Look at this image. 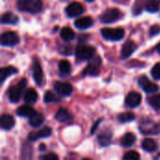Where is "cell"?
<instances>
[{"instance_id": "1", "label": "cell", "mask_w": 160, "mask_h": 160, "mask_svg": "<svg viewBox=\"0 0 160 160\" xmlns=\"http://www.w3.org/2000/svg\"><path fill=\"white\" fill-rule=\"evenodd\" d=\"M17 7L21 11L36 14L42 9V2L41 0H18Z\"/></svg>"}, {"instance_id": "2", "label": "cell", "mask_w": 160, "mask_h": 160, "mask_svg": "<svg viewBox=\"0 0 160 160\" xmlns=\"http://www.w3.org/2000/svg\"><path fill=\"white\" fill-rule=\"evenodd\" d=\"M26 84H27V81L25 79H22L20 81V82L17 85L9 87V89L8 91V99L12 103H17L21 99L22 93L23 89L25 88Z\"/></svg>"}, {"instance_id": "3", "label": "cell", "mask_w": 160, "mask_h": 160, "mask_svg": "<svg viewBox=\"0 0 160 160\" xmlns=\"http://www.w3.org/2000/svg\"><path fill=\"white\" fill-rule=\"evenodd\" d=\"M102 37L110 41H119L125 37V30L123 28H102Z\"/></svg>"}, {"instance_id": "4", "label": "cell", "mask_w": 160, "mask_h": 160, "mask_svg": "<svg viewBox=\"0 0 160 160\" xmlns=\"http://www.w3.org/2000/svg\"><path fill=\"white\" fill-rule=\"evenodd\" d=\"M76 57L80 61H85V60H91L95 53H96V49L92 46H87L83 44H80L77 46L76 51Z\"/></svg>"}, {"instance_id": "5", "label": "cell", "mask_w": 160, "mask_h": 160, "mask_svg": "<svg viewBox=\"0 0 160 160\" xmlns=\"http://www.w3.org/2000/svg\"><path fill=\"white\" fill-rule=\"evenodd\" d=\"M121 17V11L117 8H109L105 10L100 16V21L103 23H112L119 20Z\"/></svg>"}, {"instance_id": "6", "label": "cell", "mask_w": 160, "mask_h": 160, "mask_svg": "<svg viewBox=\"0 0 160 160\" xmlns=\"http://www.w3.org/2000/svg\"><path fill=\"white\" fill-rule=\"evenodd\" d=\"M101 65V59L100 57H95L92 58L90 63L87 65L85 69L83 70V76H98L99 73V68Z\"/></svg>"}, {"instance_id": "7", "label": "cell", "mask_w": 160, "mask_h": 160, "mask_svg": "<svg viewBox=\"0 0 160 160\" xmlns=\"http://www.w3.org/2000/svg\"><path fill=\"white\" fill-rule=\"evenodd\" d=\"M84 12V8L83 6L79 3V2H72L70 3L67 8H66V13L68 17L73 18V17H77L80 16L81 14H82Z\"/></svg>"}, {"instance_id": "8", "label": "cell", "mask_w": 160, "mask_h": 160, "mask_svg": "<svg viewBox=\"0 0 160 160\" xmlns=\"http://www.w3.org/2000/svg\"><path fill=\"white\" fill-rule=\"evenodd\" d=\"M139 85L147 94H152V93L158 91V86L156 83H153L152 82H150L146 76H142L139 79Z\"/></svg>"}, {"instance_id": "9", "label": "cell", "mask_w": 160, "mask_h": 160, "mask_svg": "<svg viewBox=\"0 0 160 160\" xmlns=\"http://www.w3.org/2000/svg\"><path fill=\"white\" fill-rule=\"evenodd\" d=\"M20 42V38L14 32H6L1 36V44L3 46H14Z\"/></svg>"}, {"instance_id": "10", "label": "cell", "mask_w": 160, "mask_h": 160, "mask_svg": "<svg viewBox=\"0 0 160 160\" xmlns=\"http://www.w3.org/2000/svg\"><path fill=\"white\" fill-rule=\"evenodd\" d=\"M32 72H33V77H34L36 83L39 86L42 85V83H43V71H42V68L40 66V63L37 58L34 59V63H33V67H32Z\"/></svg>"}, {"instance_id": "11", "label": "cell", "mask_w": 160, "mask_h": 160, "mask_svg": "<svg viewBox=\"0 0 160 160\" xmlns=\"http://www.w3.org/2000/svg\"><path fill=\"white\" fill-rule=\"evenodd\" d=\"M54 90L62 97H68L72 93V86L69 82H56L54 83Z\"/></svg>"}, {"instance_id": "12", "label": "cell", "mask_w": 160, "mask_h": 160, "mask_svg": "<svg viewBox=\"0 0 160 160\" xmlns=\"http://www.w3.org/2000/svg\"><path fill=\"white\" fill-rule=\"evenodd\" d=\"M141 132L147 135H154L159 133L158 127H157L152 121H142L140 125Z\"/></svg>"}, {"instance_id": "13", "label": "cell", "mask_w": 160, "mask_h": 160, "mask_svg": "<svg viewBox=\"0 0 160 160\" xmlns=\"http://www.w3.org/2000/svg\"><path fill=\"white\" fill-rule=\"evenodd\" d=\"M137 49V45L131 41V40H128L127 42L124 43L122 50H121V58L122 59H127Z\"/></svg>"}, {"instance_id": "14", "label": "cell", "mask_w": 160, "mask_h": 160, "mask_svg": "<svg viewBox=\"0 0 160 160\" xmlns=\"http://www.w3.org/2000/svg\"><path fill=\"white\" fill-rule=\"evenodd\" d=\"M142 102V96L137 92H130L126 98V104L130 108L139 106Z\"/></svg>"}, {"instance_id": "15", "label": "cell", "mask_w": 160, "mask_h": 160, "mask_svg": "<svg viewBox=\"0 0 160 160\" xmlns=\"http://www.w3.org/2000/svg\"><path fill=\"white\" fill-rule=\"evenodd\" d=\"M52 134V129L49 127H46L42 129H40L38 132H31L28 135V140L31 142H35L38 139H42V138H47L49 136H51Z\"/></svg>"}, {"instance_id": "16", "label": "cell", "mask_w": 160, "mask_h": 160, "mask_svg": "<svg viewBox=\"0 0 160 160\" xmlns=\"http://www.w3.org/2000/svg\"><path fill=\"white\" fill-rule=\"evenodd\" d=\"M55 119L60 122V123H71L73 121L72 115L69 113V112L64 108H60L56 114H55Z\"/></svg>"}, {"instance_id": "17", "label": "cell", "mask_w": 160, "mask_h": 160, "mask_svg": "<svg viewBox=\"0 0 160 160\" xmlns=\"http://www.w3.org/2000/svg\"><path fill=\"white\" fill-rule=\"evenodd\" d=\"M74 24H75V27H77L80 30L86 29V28L92 26L93 19L91 17H88V16L87 17H82V18H80V19L76 20Z\"/></svg>"}, {"instance_id": "18", "label": "cell", "mask_w": 160, "mask_h": 160, "mask_svg": "<svg viewBox=\"0 0 160 160\" xmlns=\"http://www.w3.org/2000/svg\"><path fill=\"white\" fill-rule=\"evenodd\" d=\"M15 121L10 114H3L1 117V128L6 130H9L14 127Z\"/></svg>"}, {"instance_id": "19", "label": "cell", "mask_w": 160, "mask_h": 160, "mask_svg": "<svg viewBox=\"0 0 160 160\" xmlns=\"http://www.w3.org/2000/svg\"><path fill=\"white\" fill-rule=\"evenodd\" d=\"M38 93L36 92L35 89L33 88H29L27 89L24 94H23V100L27 103V104H33L38 100Z\"/></svg>"}, {"instance_id": "20", "label": "cell", "mask_w": 160, "mask_h": 160, "mask_svg": "<svg viewBox=\"0 0 160 160\" xmlns=\"http://www.w3.org/2000/svg\"><path fill=\"white\" fill-rule=\"evenodd\" d=\"M16 112L19 116H22V117H31L37 112L30 105H23V106L19 107Z\"/></svg>"}, {"instance_id": "21", "label": "cell", "mask_w": 160, "mask_h": 160, "mask_svg": "<svg viewBox=\"0 0 160 160\" xmlns=\"http://www.w3.org/2000/svg\"><path fill=\"white\" fill-rule=\"evenodd\" d=\"M98 142L101 146H109L112 142V133L111 131H104L98 135Z\"/></svg>"}, {"instance_id": "22", "label": "cell", "mask_w": 160, "mask_h": 160, "mask_svg": "<svg viewBox=\"0 0 160 160\" xmlns=\"http://www.w3.org/2000/svg\"><path fill=\"white\" fill-rule=\"evenodd\" d=\"M18 21H19V18L12 12L4 13L1 18L2 23H7V24H16L18 22Z\"/></svg>"}, {"instance_id": "23", "label": "cell", "mask_w": 160, "mask_h": 160, "mask_svg": "<svg viewBox=\"0 0 160 160\" xmlns=\"http://www.w3.org/2000/svg\"><path fill=\"white\" fill-rule=\"evenodd\" d=\"M43 121H44V116L39 112H36L31 117H29V125L33 128H38L41 126Z\"/></svg>"}, {"instance_id": "24", "label": "cell", "mask_w": 160, "mask_h": 160, "mask_svg": "<svg viewBox=\"0 0 160 160\" xmlns=\"http://www.w3.org/2000/svg\"><path fill=\"white\" fill-rule=\"evenodd\" d=\"M145 9L155 13L160 9V0H145Z\"/></svg>"}, {"instance_id": "25", "label": "cell", "mask_w": 160, "mask_h": 160, "mask_svg": "<svg viewBox=\"0 0 160 160\" xmlns=\"http://www.w3.org/2000/svg\"><path fill=\"white\" fill-rule=\"evenodd\" d=\"M58 68H59V72L62 76H68L70 74L71 71V65L68 61L67 60H62L59 62L58 65Z\"/></svg>"}, {"instance_id": "26", "label": "cell", "mask_w": 160, "mask_h": 160, "mask_svg": "<svg viewBox=\"0 0 160 160\" xmlns=\"http://www.w3.org/2000/svg\"><path fill=\"white\" fill-rule=\"evenodd\" d=\"M136 142V136L133 133H127L121 140V144L124 147H131Z\"/></svg>"}, {"instance_id": "27", "label": "cell", "mask_w": 160, "mask_h": 160, "mask_svg": "<svg viewBox=\"0 0 160 160\" xmlns=\"http://www.w3.org/2000/svg\"><path fill=\"white\" fill-rule=\"evenodd\" d=\"M142 147L147 152H154L158 149V143L153 139H145L142 143Z\"/></svg>"}, {"instance_id": "28", "label": "cell", "mask_w": 160, "mask_h": 160, "mask_svg": "<svg viewBox=\"0 0 160 160\" xmlns=\"http://www.w3.org/2000/svg\"><path fill=\"white\" fill-rule=\"evenodd\" d=\"M17 73V69L13 67H6L2 68L0 70V80L1 82H4L8 77Z\"/></svg>"}, {"instance_id": "29", "label": "cell", "mask_w": 160, "mask_h": 160, "mask_svg": "<svg viewBox=\"0 0 160 160\" xmlns=\"http://www.w3.org/2000/svg\"><path fill=\"white\" fill-rule=\"evenodd\" d=\"M60 35H61V38L65 41H70V40L74 39V38H75V33L73 32V30L70 27H63Z\"/></svg>"}, {"instance_id": "30", "label": "cell", "mask_w": 160, "mask_h": 160, "mask_svg": "<svg viewBox=\"0 0 160 160\" xmlns=\"http://www.w3.org/2000/svg\"><path fill=\"white\" fill-rule=\"evenodd\" d=\"M148 103L155 109V110H160V94L155 95L153 97H150L148 99Z\"/></svg>"}, {"instance_id": "31", "label": "cell", "mask_w": 160, "mask_h": 160, "mask_svg": "<svg viewBox=\"0 0 160 160\" xmlns=\"http://www.w3.org/2000/svg\"><path fill=\"white\" fill-rule=\"evenodd\" d=\"M118 119L121 123H128L135 119V115L132 112H123L119 114Z\"/></svg>"}, {"instance_id": "32", "label": "cell", "mask_w": 160, "mask_h": 160, "mask_svg": "<svg viewBox=\"0 0 160 160\" xmlns=\"http://www.w3.org/2000/svg\"><path fill=\"white\" fill-rule=\"evenodd\" d=\"M59 101V98L56 97L54 93L52 91H47L44 95V102L46 103H51V102H57Z\"/></svg>"}, {"instance_id": "33", "label": "cell", "mask_w": 160, "mask_h": 160, "mask_svg": "<svg viewBox=\"0 0 160 160\" xmlns=\"http://www.w3.org/2000/svg\"><path fill=\"white\" fill-rule=\"evenodd\" d=\"M124 160H141L140 155L136 151H129L124 156Z\"/></svg>"}, {"instance_id": "34", "label": "cell", "mask_w": 160, "mask_h": 160, "mask_svg": "<svg viewBox=\"0 0 160 160\" xmlns=\"http://www.w3.org/2000/svg\"><path fill=\"white\" fill-rule=\"evenodd\" d=\"M152 76L154 79L156 80H160V63H158L154 66V68H152Z\"/></svg>"}, {"instance_id": "35", "label": "cell", "mask_w": 160, "mask_h": 160, "mask_svg": "<svg viewBox=\"0 0 160 160\" xmlns=\"http://www.w3.org/2000/svg\"><path fill=\"white\" fill-rule=\"evenodd\" d=\"M40 160H59V158H58V157L55 154L49 153V154H47L45 156H42L40 158Z\"/></svg>"}, {"instance_id": "36", "label": "cell", "mask_w": 160, "mask_h": 160, "mask_svg": "<svg viewBox=\"0 0 160 160\" xmlns=\"http://www.w3.org/2000/svg\"><path fill=\"white\" fill-rule=\"evenodd\" d=\"M160 32V26L158 25H154L151 29H150V35L151 36H154V35H156V34H158V33H159Z\"/></svg>"}, {"instance_id": "37", "label": "cell", "mask_w": 160, "mask_h": 160, "mask_svg": "<svg viewBox=\"0 0 160 160\" xmlns=\"http://www.w3.org/2000/svg\"><path fill=\"white\" fill-rule=\"evenodd\" d=\"M100 121H101V119H100V120H98V121H97V122H96V124L94 125V127L92 128V131H91V133H92V134H94V133H95V131L97 130V128L99 126Z\"/></svg>"}, {"instance_id": "38", "label": "cell", "mask_w": 160, "mask_h": 160, "mask_svg": "<svg viewBox=\"0 0 160 160\" xmlns=\"http://www.w3.org/2000/svg\"><path fill=\"white\" fill-rule=\"evenodd\" d=\"M157 51H158V52L160 54V42H159V44L157 46Z\"/></svg>"}, {"instance_id": "39", "label": "cell", "mask_w": 160, "mask_h": 160, "mask_svg": "<svg viewBox=\"0 0 160 160\" xmlns=\"http://www.w3.org/2000/svg\"><path fill=\"white\" fill-rule=\"evenodd\" d=\"M44 148H46L45 145H44V144H40V150H43Z\"/></svg>"}, {"instance_id": "40", "label": "cell", "mask_w": 160, "mask_h": 160, "mask_svg": "<svg viewBox=\"0 0 160 160\" xmlns=\"http://www.w3.org/2000/svg\"><path fill=\"white\" fill-rule=\"evenodd\" d=\"M86 1H88V2H92V1H94V0H86Z\"/></svg>"}, {"instance_id": "41", "label": "cell", "mask_w": 160, "mask_h": 160, "mask_svg": "<svg viewBox=\"0 0 160 160\" xmlns=\"http://www.w3.org/2000/svg\"><path fill=\"white\" fill-rule=\"evenodd\" d=\"M82 160H91V159H88V158H84V159H82Z\"/></svg>"}]
</instances>
